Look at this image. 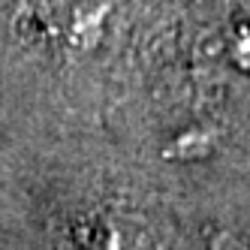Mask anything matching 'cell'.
<instances>
[{
    "label": "cell",
    "mask_w": 250,
    "mask_h": 250,
    "mask_svg": "<svg viewBox=\"0 0 250 250\" xmlns=\"http://www.w3.org/2000/svg\"><path fill=\"white\" fill-rule=\"evenodd\" d=\"M97 250H154V241L151 235H139L133 229L109 223L97 235Z\"/></svg>",
    "instance_id": "obj_1"
},
{
    "label": "cell",
    "mask_w": 250,
    "mask_h": 250,
    "mask_svg": "<svg viewBox=\"0 0 250 250\" xmlns=\"http://www.w3.org/2000/svg\"><path fill=\"white\" fill-rule=\"evenodd\" d=\"M232 61H235L238 69L250 73V21L238 24L235 33H232Z\"/></svg>",
    "instance_id": "obj_2"
}]
</instances>
